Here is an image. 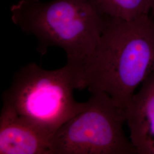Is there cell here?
Listing matches in <instances>:
<instances>
[{"label":"cell","mask_w":154,"mask_h":154,"mask_svg":"<svg viewBox=\"0 0 154 154\" xmlns=\"http://www.w3.org/2000/svg\"><path fill=\"white\" fill-rule=\"evenodd\" d=\"M154 70V22L150 15L130 21L107 16L98 44L81 70V89L105 93L125 109Z\"/></svg>","instance_id":"obj_1"},{"label":"cell","mask_w":154,"mask_h":154,"mask_svg":"<svg viewBox=\"0 0 154 154\" xmlns=\"http://www.w3.org/2000/svg\"><path fill=\"white\" fill-rule=\"evenodd\" d=\"M11 11L14 23L37 39L42 55L50 47L61 48L67 63L80 70L98 44L107 18L96 0H20Z\"/></svg>","instance_id":"obj_2"},{"label":"cell","mask_w":154,"mask_h":154,"mask_svg":"<svg viewBox=\"0 0 154 154\" xmlns=\"http://www.w3.org/2000/svg\"><path fill=\"white\" fill-rule=\"evenodd\" d=\"M81 89L79 69L66 63L48 70L35 63L22 67L3 94V105L46 127L55 134L65 123L84 110L73 91Z\"/></svg>","instance_id":"obj_3"},{"label":"cell","mask_w":154,"mask_h":154,"mask_svg":"<svg viewBox=\"0 0 154 154\" xmlns=\"http://www.w3.org/2000/svg\"><path fill=\"white\" fill-rule=\"evenodd\" d=\"M125 109L103 92L91 93L86 108L53 137L51 154H138L127 138Z\"/></svg>","instance_id":"obj_4"},{"label":"cell","mask_w":154,"mask_h":154,"mask_svg":"<svg viewBox=\"0 0 154 154\" xmlns=\"http://www.w3.org/2000/svg\"><path fill=\"white\" fill-rule=\"evenodd\" d=\"M54 134L2 106L0 114V154H51Z\"/></svg>","instance_id":"obj_5"},{"label":"cell","mask_w":154,"mask_h":154,"mask_svg":"<svg viewBox=\"0 0 154 154\" xmlns=\"http://www.w3.org/2000/svg\"><path fill=\"white\" fill-rule=\"evenodd\" d=\"M130 140L138 154H154V70L125 108Z\"/></svg>","instance_id":"obj_6"},{"label":"cell","mask_w":154,"mask_h":154,"mask_svg":"<svg viewBox=\"0 0 154 154\" xmlns=\"http://www.w3.org/2000/svg\"><path fill=\"white\" fill-rule=\"evenodd\" d=\"M100 11L107 16L127 21L150 15L149 0H96Z\"/></svg>","instance_id":"obj_7"},{"label":"cell","mask_w":154,"mask_h":154,"mask_svg":"<svg viewBox=\"0 0 154 154\" xmlns=\"http://www.w3.org/2000/svg\"><path fill=\"white\" fill-rule=\"evenodd\" d=\"M151 7V16L154 15V0H149Z\"/></svg>","instance_id":"obj_8"},{"label":"cell","mask_w":154,"mask_h":154,"mask_svg":"<svg viewBox=\"0 0 154 154\" xmlns=\"http://www.w3.org/2000/svg\"><path fill=\"white\" fill-rule=\"evenodd\" d=\"M150 17H151V18L152 19V20H153V21H154V15H152V16H151V15H150Z\"/></svg>","instance_id":"obj_9"}]
</instances>
